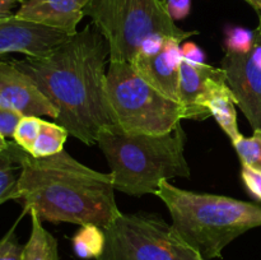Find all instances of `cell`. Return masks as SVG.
<instances>
[{"label": "cell", "instance_id": "obj_1", "mask_svg": "<svg viewBox=\"0 0 261 260\" xmlns=\"http://www.w3.org/2000/svg\"><path fill=\"white\" fill-rule=\"evenodd\" d=\"M106 38L92 24L69 36L43 58L12 63L27 74L59 112L58 124L84 144L116 125L106 93Z\"/></svg>", "mask_w": 261, "mask_h": 260}, {"label": "cell", "instance_id": "obj_2", "mask_svg": "<svg viewBox=\"0 0 261 260\" xmlns=\"http://www.w3.org/2000/svg\"><path fill=\"white\" fill-rule=\"evenodd\" d=\"M18 200L24 213L42 222L97 224L106 228L122 214L115 199L114 175L92 170L61 150L36 158L20 148Z\"/></svg>", "mask_w": 261, "mask_h": 260}, {"label": "cell", "instance_id": "obj_3", "mask_svg": "<svg viewBox=\"0 0 261 260\" xmlns=\"http://www.w3.org/2000/svg\"><path fill=\"white\" fill-rule=\"evenodd\" d=\"M97 143L114 175L115 190L127 195L155 194L161 181L190 176L181 122L161 135L130 134L112 125L99 133Z\"/></svg>", "mask_w": 261, "mask_h": 260}, {"label": "cell", "instance_id": "obj_4", "mask_svg": "<svg viewBox=\"0 0 261 260\" xmlns=\"http://www.w3.org/2000/svg\"><path fill=\"white\" fill-rule=\"evenodd\" d=\"M155 195L165 203L178 235L206 260L249 229L261 226V206L223 195L195 193L161 181Z\"/></svg>", "mask_w": 261, "mask_h": 260}, {"label": "cell", "instance_id": "obj_5", "mask_svg": "<svg viewBox=\"0 0 261 260\" xmlns=\"http://www.w3.org/2000/svg\"><path fill=\"white\" fill-rule=\"evenodd\" d=\"M84 15L109 43V60L130 63L140 45L152 35L184 42L198 31H184L168 15L165 0H89Z\"/></svg>", "mask_w": 261, "mask_h": 260}, {"label": "cell", "instance_id": "obj_6", "mask_svg": "<svg viewBox=\"0 0 261 260\" xmlns=\"http://www.w3.org/2000/svg\"><path fill=\"white\" fill-rule=\"evenodd\" d=\"M106 93L117 126L130 134L161 135L175 129L185 112L124 60H109Z\"/></svg>", "mask_w": 261, "mask_h": 260}, {"label": "cell", "instance_id": "obj_7", "mask_svg": "<svg viewBox=\"0 0 261 260\" xmlns=\"http://www.w3.org/2000/svg\"><path fill=\"white\" fill-rule=\"evenodd\" d=\"M103 231L106 245L97 260H206L155 214L122 213Z\"/></svg>", "mask_w": 261, "mask_h": 260}, {"label": "cell", "instance_id": "obj_8", "mask_svg": "<svg viewBox=\"0 0 261 260\" xmlns=\"http://www.w3.org/2000/svg\"><path fill=\"white\" fill-rule=\"evenodd\" d=\"M221 68L237 106L254 130H261V35L255 30V42L247 54L226 53Z\"/></svg>", "mask_w": 261, "mask_h": 260}, {"label": "cell", "instance_id": "obj_9", "mask_svg": "<svg viewBox=\"0 0 261 260\" xmlns=\"http://www.w3.org/2000/svg\"><path fill=\"white\" fill-rule=\"evenodd\" d=\"M69 35L38 23L20 19L15 14L0 18V61L9 54L19 53L27 58H43Z\"/></svg>", "mask_w": 261, "mask_h": 260}, {"label": "cell", "instance_id": "obj_10", "mask_svg": "<svg viewBox=\"0 0 261 260\" xmlns=\"http://www.w3.org/2000/svg\"><path fill=\"white\" fill-rule=\"evenodd\" d=\"M226 84L222 68L182 60L178 75V102L184 107L185 120L204 121L211 117L209 99Z\"/></svg>", "mask_w": 261, "mask_h": 260}, {"label": "cell", "instance_id": "obj_11", "mask_svg": "<svg viewBox=\"0 0 261 260\" xmlns=\"http://www.w3.org/2000/svg\"><path fill=\"white\" fill-rule=\"evenodd\" d=\"M0 107L22 116H48L54 120L59 116L56 107L12 60L0 61Z\"/></svg>", "mask_w": 261, "mask_h": 260}, {"label": "cell", "instance_id": "obj_12", "mask_svg": "<svg viewBox=\"0 0 261 260\" xmlns=\"http://www.w3.org/2000/svg\"><path fill=\"white\" fill-rule=\"evenodd\" d=\"M180 41L167 38L165 46L158 54L153 56H134L130 65L134 70L154 87L158 92L170 99L178 102V75L182 63Z\"/></svg>", "mask_w": 261, "mask_h": 260}, {"label": "cell", "instance_id": "obj_13", "mask_svg": "<svg viewBox=\"0 0 261 260\" xmlns=\"http://www.w3.org/2000/svg\"><path fill=\"white\" fill-rule=\"evenodd\" d=\"M89 0H24L15 17L71 36L84 17Z\"/></svg>", "mask_w": 261, "mask_h": 260}, {"label": "cell", "instance_id": "obj_14", "mask_svg": "<svg viewBox=\"0 0 261 260\" xmlns=\"http://www.w3.org/2000/svg\"><path fill=\"white\" fill-rule=\"evenodd\" d=\"M30 216L32 228L30 239L23 247L22 260H60L55 237L43 227L35 212H30Z\"/></svg>", "mask_w": 261, "mask_h": 260}, {"label": "cell", "instance_id": "obj_15", "mask_svg": "<svg viewBox=\"0 0 261 260\" xmlns=\"http://www.w3.org/2000/svg\"><path fill=\"white\" fill-rule=\"evenodd\" d=\"M236 105V98L228 84L221 87L208 102L211 115L216 119L219 126L228 135L232 142L242 135L237 125Z\"/></svg>", "mask_w": 261, "mask_h": 260}, {"label": "cell", "instance_id": "obj_16", "mask_svg": "<svg viewBox=\"0 0 261 260\" xmlns=\"http://www.w3.org/2000/svg\"><path fill=\"white\" fill-rule=\"evenodd\" d=\"M20 147L12 140L0 153V205L18 200V181L20 176Z\"/></svg>", "mask_w": 261, "mask_h": 260}, {"label": "cell", "instance_id": "obj_17", "mask_svg": "<svg viewBox=\"0 0 261 260\" xmlns=\"http://www.w3.org/2000/svg\"><path fill=\"white\" fill-rule=\"evenodd\" d=\"M73 249L82 259H98L105 250L106 235L97 224H83L74 235Z\"/></svg>", "mask_w": 261, "mask_h": 260}, {"label": "cell", "instance_id": "obj_18", "mask_svg": "<svg viewBox=\"0 0 261 260\" xmlns=\"http://www.w3.org/2000/svg\"><path fill=\"white\" fill-rule=\"evenodd\" d=\"M69 133L60 124L42 120L40 133L30 154L32 157L41 158L60 153L61 150H64V143Z\"/></svg>", "mask_w": 261, "mask_h": 260}, {"label": "cell", "instance_id": "obj_19", "mask_svg": "<svg viewBox=\"0 0 261 260\" xmlns=\"http://www.w3.org/2000/svg\"><path fill=\"white\" fill-rule=\"evenodd\" d=\"M242 166L261 171V130H254L251 137H239L232 142Z\"/></svg>", "mask_w": 261, "mask_h": 260}, {"label": "cell", "instance_id": "obj_20", "mask_svg": "<svg viewBox=\"0 0 261 260\" xmlns=\"http://www.w3.org/2000/svg\"><path fill=\"white\" fill-rule=\"evenodd\" d=\"M42 119L38 116H23L20 121L18 122L15 132L13 134V140L25 150L27 153H31L33 144L40 133Z\"/></svg>", "mask_w": 261, "mask_h": 260}, {"label": "cell", "instance_id": "obj_21", "mask_svg": "<svg viewBox=\"0 0 261 260\" xmlns=\"http://www.w3.org/2000/svg\"><path fill=\"white\" fill-rule=\"evenodd\" d=\"M255 42V31L245 27H229L226 30L224 50L232 54H247Z\"/></svg>", "mask_w": 261, "mask_h": 260}, {"label": "cell", "instance_id": "obj_22", "mask_svg": "<svg viewBox=\"0 0 261 260\" xmlns=\"http://www.w3.org/2000/svg\"><path fill=\"white\" fill-rule=\"evenodd\" d=\"M15 226L17 223L0 240V260H22L24 246H22L18 241Z\"/></svg>", "mask_w": 261, "mask_h": 260}, {"label": "cell", "instance_id": "obj_23", "mask_svg": "<svg viewBox=\"0 0 261 260\" xmlns=\"http://www.w3.org/2000/svg\"><path fill=\"white\" fill-rule=\"evenodd\" d=\"M241 177L250 195L257 201H261V171L255 170L249 166H242Z\"/></svg>", "mask_w": 261, "mask_h": 260}, {"label": "cell", "instance_id": "obj_24", "mask_svg": "<svg viewBox=\"0 0 261 260\" xmlns=\"http://www.w3.org/2000/svg\"><path fill=\"white\" fill-rule=\"evenodd\" d=\"M22 117L19 112L0 107V135L4 138H13L15 127Z\"/></svg>", "mask_w": 261, "mask_h": 260}, {"label": "cell", "instance_id": "obj_25", "mask_svg": "<svg viewBox=\"0 0 261 260\" xmlns=\"http://www.w3.org/2000/svg\"><path fill=\"white\" fill-rule=\"evenodd\" d=\"M168 15L173 20L185 19L191 10V0H165Z\"/></svg>", "mask_w": 261, "mask_h": 260}, {"label": "cell", "instance_id": "obj_26", "mask_svg": "<svg viewBox=\"0 0 261 260\" xmlns=\"http://www.w3.org/2000/svg\"><path fill=\"white\" fill-rule=\"evenodd\" d=\"M167 38H171V37H166V36L160 35V33L149 36V37H147L142 42L138 54H140V55H144V56L155 55V54H158L161 50H162L163 46H165V43H166V41H167Z\"/></svg>", "mask_w": 261, "mask_h": 260}, {"label": "cell", "instance_id": "obj_27", "mask_svg": "<svg viewBox=\"0 0 261 260\" xmlns=\"http://www.w3.org/2000/svg\"><path fill=\"white\" fill-rule=\"evenodd\" d=\"M181 54H182L184 60L194 64H205V54L195 42L188 41L185 43H181Z\"/></svg>", "mask_w": 261, "mask_h": 260}, {"label": "cell", "instance_id": "obj_28", "mask_svg": "<svg viewBox=\"0 0 261 260\" xmlns=\"http://www.w3.org/2000/svg\"><path fill=\"white\" fill-rule=\"evenodd\" d=\"M24 0H0V14H13L12 9L18 4L22 5Z\"/></svg>", "mask_w": 261, "mask_h": 260}, {"label": "cell", "instance_id": "obj_29", "mask_svg": "<svg viewBox=\"0 0 261 260\" xmlns=\"http://www.w3.org/2000/svg\"><path fill=\"white\" fill-rule=\"evenodd\" d=\"M245 2L249 3L257 13H261V0H245Z\"/></svg>", "mask_w": 261, "mask_h": 260}, {"label": "cell", "instance_id": "obj_30", "mask_svg": "<svg viewBox=\"0 0 261 260\" xmlns=\"http://www.w3.org/2000/svg\"><path fill=\"white\" fill-rule=\"evenodd\" d=\"M8 144H9V142L7 140V138H4L3 135H0V153H2L3 150L8 147Z\"/></svg>", "mask_w": 261, "mask_h": 260}, {"label": "cell", "instance_id": "obj_31", "mask_svg": "<svg viewBox=\"0 0 261 260\" xmlns=\"http://www.w3.org/2000/svg\"><path fill=\"white\" fill-rule=\"evenodd\" d=\"M257 14H259V25H257L256 31L261 35V13H257Z\"/></svg>", "mask_w": 261, "mask_h": 260}, {"label": "cell", "instance_id": "obj_32", "mask_svg": "<svg viewBox=\"0 0 261 260\" xmlns=\"http://www.w3.org/2000/svg\"><path fill=\"white\" fill-rule=\"evenodd\" d=\"M7 15H10V14H0V18H3V17H7Z\"/></svg>", "mask_w": 261, "mask_h": 260}]
</instances>
